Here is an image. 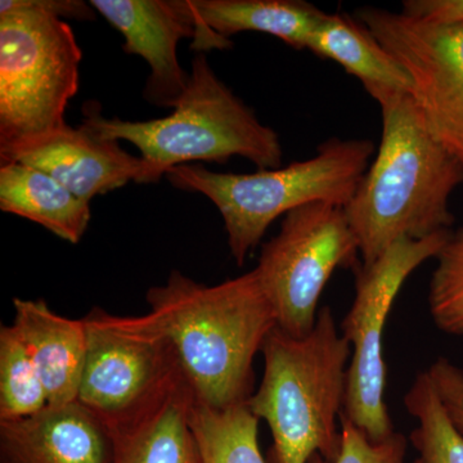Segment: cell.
I'll return each instance as SVG.
<instances>
[{
  "label": "cell",
  "mask_w": 463,
  "mask_h": 463,
  "mask_svg": "<svg viewBox=\"0 0 463 463\" xmlns=\"http://www.w3.org/2000/svg\"><path fill=\"white\" fill-rule=\"evenodd\" d=\"M147 303L194 399L213 408L248 403L255 356L277 326L257 269L214 286L174 270L164 285L148 289Z\"/></svg>",
  "instance_id": "obj_1"
},
{
  "label": "cell",
  "mask_w": 463,
  "mask_h": 463,
  "mask_svg": "<svg viewBox=\"0 0 463 463\" xmlns=\"http://www.w3.org/2000/svg\"><path fill=\"white\" fill-rule=\"evenodd\" d=\"M376 100L383 112L379 151L344 207L364 265L398 241L450 231V196L463 183L462 167L429 132L412 94L390 91Z\"/></svg>",
  "instance_id": "obj_2"
},
{
  "label": "cell",
  "mask_w": 463,
  "mask_h": 463,
  "mask_svg": "<svg viewBox=\"0 0 463 463\" xmlns=\"http://www.w3.org/2000/svg\"><path fill=\"white\" fill-rule=\"evenodd\" d=\"M261 353L263 379L248 405L272 432L267 463H307L316 453L334 461L352 346L337 331L330 307H321L307 336H291L276 326Z\"/></svg>",
  "instance_id": "obj_3"
},
{
  "label": "cell",
  "mask_w": 463,
  "mask_h": 463,
  "mask_svg": "<svg viewBox=\"0 0 463 463\" xmlns=\"http://www.w3.org/2000/svg\"><path fill=\"white\" fill-rule=\"evenodd\" d=\"M83 125L100 138L136 146L147 169L145 184L191 161L227 163L240 156L258 170L282 165L279 134L261 124L254 109L218 78L205 53L192 60L187 90L169 116L145 121L108 118L88 106Z\"/></svg>",
  "instance_id": "obj_4"
},
{
  "label": "cell",
  "mask_w": 463,
  "mask_h": 463,
  "mask_svg": "<svg viewBox=\"0 0 463 463\" xmlns=\"http://www.w3.org/2000/svg\"><path fill=\"white\" fill-rule=\"evenodd\" d=\"M374 154L370 139L332 138L316 156L252 174L216 173L201 165L174 167L167 181L203 194L224 221L232 258L239 267L279 216L315 203L345 207Z\"/></svg>",
  "instance_id": "obj_5"
},
{
  "label": "cell",
  "mask_w": 463,
  "mask_h": 463,
  "mask_svg": "<svg viewBox=\"0 0 463 463\" xmlns=\"http://www.w3.org/2000/svg\"><path fill=\"white\" fill-rule=\"evenodd\" d=\"M81 58L65 20L0 2V147L66 125Z\"/></svg>",
  "instance_id": "obj_6"
},
{
  "label": "cell",
  "mask_w": 463,
  "mask_h": 463,
  "mask_svg": "<svg viewBox=\"0 0 463 463\" xmlns=\"http://www.w3.org/2000/svg\"><path fill=\"white\" fill-rule=\"evenodd\" d=\"M87 355L78 402L114 432L138 421L184 377L170 341L148 315L84 317Z\"/></svg>",
  "instance_id": "obj_7"
},
{
  "label": "cell",
  "mask_w": 463,
  "mask_h": 463,
  "mask_svg": "<svg viewBox=\"0 0 463 463\" xmlns=\"http://www.w3.org/2000/svg\"><path fill=\"white\" fill-rule=\"evenodd\" d=\"M450 233L398 241L379 260L354 270V300L340 325L341 335L352 346L343 416L373 441L385 440L395 432L383 401V336L390 310L405 279L426 260L438 257Z\"/></svg>",
  "instance_id": "obj_8"
},
{
  "label": "cell",
  "mask_w": 463,
  "mask_h": 463,
  "mask_svg": "<svg viewBox=\"0 0 463 463\" xmlns=\"http://www.w3.org/2000/svg\"><path fill=\"white\" fill-rule=\"evenodd\" d=\"M356 241L345 210L315 203L283 216L279 233L264 243L257 272L276 313L277 327L307 336L318 318L319 298L339 268L359 267Z\"/></svg>",
  "instance_id": "obj_9"
},
{
  "label": "cell",
  "mask_w": 463,
  "mask_h": 463,
  "mask_svg": "<svg viewBox=\"0 0 463 463\" xmlns=\"http://www.w3.org/2000/svg\"><path fill=\"white\" fill-rule=\"evenodd\" d=\"M355 18L404 67L429 132L463 170V23L373 7L358 9Z\"/></svg>",
  "instance_id": "obj_10"
},
{
  "label": "cell",
  "mask_w": 463,
  "mask_h": 463,
  "mask_svg": "<svg viewBox=\"0 0 463 463\" xmlns=\"http://www.w3.org/2000/svg\"><path fill=\"white\" fill-rule=\"evenodd\" d=\"M0 161H17L50 174L88 203L124 187L145 184L141 157L125 151L118 142L100 138L84 127L70 125L0 147Z\"/></svg>",
  "instance_id": "obj_11"
},
{
  "label": "cell",
  "mask_w": 463,
  "mask_h": 463,
  "mask_svg": "<svg viewBox=\"0 0 463 463\" xmlns=\"http://www.w3.org/2000/svg\"><path fill=\"white\" fill-rule=\"evenodd\" d=\"M100 16L124 36V51L147 62L145 96L158 108L174 109L187 90L190 74L178 60L182 39L196 36L187 0H90Z\"/></svg>",
  "instance_id": "obj_12"
},
{
  "label": "cell",
  "mask_w": 463,
  "mask_h": 463,
  "mask_svg": "<svg viewBox=\"0 0 463 463\" xmlns=\"http://www.w3.org/2000/svg\"><path fill=\"white\" fill-rule=\"evenodd\" d=\"M108 426L78 401L0 422V463H114Z\"/></svg>",
  "instance_id": "obj_13"
},
{
  "label": "cell",
  "mask_w": 463,
  "mask_h": 463,
  "mask_svg": "<svg viewBox=\"0 0 463 463\" xmlns=\"http://www.w3.org/2000/svg\"><path fill=\"white\" fill-rule=\"evenodd\" d=\"M196 25L192 50L203 53L233 47L231 36L269 33L294 50H307L325 12L303 0H187Z\"/></svg>",
  "instance_id": "obj_14"
},
{
  "label": "cell",
  "mask_w": 463,
  "mask_h": 463,
  "mask_svg": "<svg viewBox=\"0 0 463 463\" xmlns=\"http://www.w3.org/2000/svg\"><path fill=\"white\" fill-rule=\"evenodd\" d=\"M14 328L41 373L50 404L78 401L87 355L84 319L57 315L44 300L14 298Z\"/></svg>",
  "instance_id": "obj_15"
},
{
  "label": "cell",
  "mask_w": 463,
  "mask_h": 463,
  "mask_svg": "<svg viewBox=\"0 0 463 463\" xmlns=\"http://www.w3.org/2000/svg\"><path fill=\"white\" fill-rule=\"evenodd\" d=\"M0 209L41 224L72 245L83 239L91 218L90 203L50 174L17 161H0Z\"/></svg>",
  "instance_id": "obj_16"
},
{
  "label": "cell",
  "mask_w": 463,
  "mask_h": 463,
  "mask_svg": "<svg viewBox=\"0 0 463 463\" xmlns=\"http://www.w3.org/2000/svg\"><path fill=\"white\" fill-rule=\"evenodd\" d=\"M192 399L183 377L142 419L114 432V463H203L190 425Z\"/></svg>",
  "instance_id": "obj_17"
},
{
  "label": "cell",
  "mask_w": 463,
  "mask_h": 463,
  "mask_svg": "<svg viewBox=\"0 0 463 463\" xmlns=\"http://www.w3.org/2000/svg\"><path fill=\"white\" fill-rule=\"evenodd\" d=\"M307 51L339 63L347 74L362 81L373 99L390 91L412 94V79L404 67L356 18L326 14L313 33Z\"/></svg>",
  "instance_id": "obj_18"
},
{
  "label": "cell",
  "mask_w": 463,
  "mask_h": 463,
  "mask_svg": "<svg viewBox=\"0 0 463 463\" xmlns=\"http://www.w3.org/2000/svg\"><path fill=\"white\" fill-rule=\"evenodd\" d=\"M259 421L248 403L213 408L192 399L190 425L203 463H267L259 448Z\"/></svg>",
  "instance_id": "obj_19"
},
{
  "label": "cell",
  "mask_w": 463,
  "mask_h": 463,
  "mask_svg": "<svg viewBox=\"0 0 463 463\" xmlns=\"http://www.w3.org/2000/svg\"><path fill=\"white\" fill-rule=\"evenodd\" d=\"M407 412L417 426L410 440L421 463H463V434L448 416L426 371L417 374L404 395Z\"/></svg>",
  "instance_id": "obj_20"
},
{
  "label": "cell",
  "mask_w": 463,
  "mask_h": 463,
  "mask_svg": "<svg viewBox=\"0 0 463 463\" xmlns=\"http://www.w3.org/2000/svg\"><path fill=\"white\" fill-rule=\"evenodd\" d=\"M50 404L41 373L12 327H0V422L25 419Z\"/></svg>",
  "instance_id": "obj_21"
},
{
  "label": "cell",
  "mask_w": 463,
  "mask_h": 463,
  "mask_svg": "<svg viewBox=\"0 0 463 463\" xmlns=\"http://www.w3.org/2000/svg\"><path fill=\"white\" fill-rule=\"evenodd\" d=\"M429 286V310L439 330L463 336V228L450 233L438 254Z\"/></svg>",
  "instance_id": "obj_22"
},
{
  "label": "cell",
  "mask_w": 463,
  "mask_h": 463,
  "mask_svg": "<svg viewBox=\"0 0 463 463\" xmlns=\"http://www.w3.org/2000/svg\"><path fill=\"white\" fill-rule=\"evenodd\" d=\"M341 444L336 458L326 461L316 453L307 463H404L408 439L395 431L385 440L373 441L341 414Z\"/></svg>",
  "instance_id": "obj_23"
},
{
  "label": "cell",
  "mask_w": 463,
  "mask_h": 463,
  "mask_svg": "<svg viewBox=\"0 0 463 463\" xmlns=\"http://www.w3.org/2000/svg\"><path fill=\"white\" fill-rule=\"evenodd\" d=\"M448 416L463 434V370L444 356L426 370Z\"/></svg>",
  "instance_id": "obj_24"
},
{
  "label": "cell",
  "mask_w": 463,
  "mask_h": 463,
  "mask_svg": "<svg viewBox=\"0 0 463 463\" xmlns=\"http://www.w3.org/2000/svg\"><path fill=\"white\" fill-rule=\"evenodd\" d=\"M407 16L434 24L463 23V0H405Z\"/></svg>",
  "instance_id": "obj_25"
},
{
  "label": "cell",
  "mask_w": 463,
  "mask_h": 463,
  "mask_svg": "<svg viewBox=\"0 0 463 463\" xmlns=\"http://www.w3.org/2000/svg\"><path fill=\"white\" fill-rule=\"evenodd\" d=\"M26 8L50 14L52 16L65 20L91 21L96 20V9L90 3L83 0H17Z\"/></svg>",
  "instance_id": "obj_26"
},
{
  "label": "cell",
  "mask_w": 463,
  "mask_h": 463,
  "mask_svg": "<svg viewBox=\"0 0 463 463\" xmlns=\"http://www.w3.org/2000/svg\"><path fill=\"white\" fill-rule=\"evenodd\" d=\"M413 463H421L419 461V458L416 459V461H414Z\"/></svg>",
  "instance_id": "obj_27"
}]
</instances>
